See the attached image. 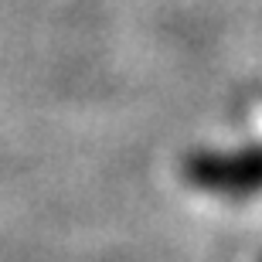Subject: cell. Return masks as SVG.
Returning a JSON list of instances; mask_svg holds the SVG:
<instances>
[{
	"label": "cell",
	"mask_w": 262,
	"mask_h": 262,
	"mask_svg": "<svg viewBox=\"0 0 262 262\" xmlns=\"http://www.w3.org/2000/svg\"><path fill=\"white\" fill-rule=\"evenodd\" d=\"M187 181L208 187V191H259L262 187V154H238V157H194L187 164Z\"/></svg>",
	"instance_id": "6da1fadb"
}]
</instances>
